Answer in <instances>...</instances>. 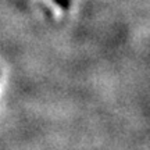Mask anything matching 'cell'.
Listing matches in <instances>:
<instances>
[{
  "instance_id": "cell-1",
  "label": "cell",
  "mask_w": 150,
  "mask_h": 150,
  "mask_svg": "<svg viewBox=\"0 0 150 150\" xmlns=\"http://www.w3.org/2000/svg\"><path fill=\"white\" fill-rule=\"evenodd\" d=\"M63 8H68V0H57Z\"/></svg>"
}]
</instances>
